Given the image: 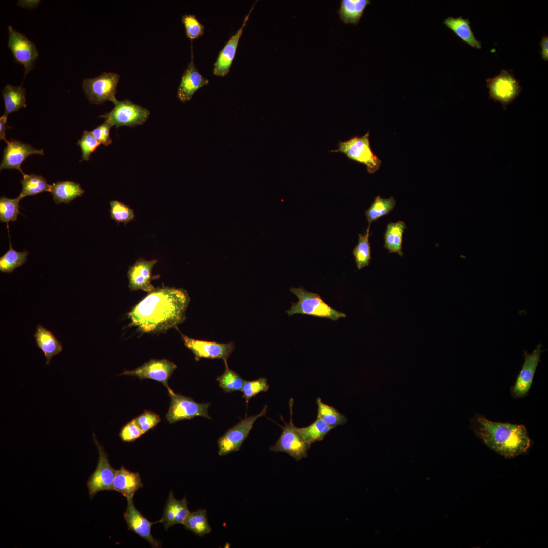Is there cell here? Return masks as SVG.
Returning a JSON list of instances; mask_svg holds the SVG:
<instances>
[{"mask_svg":"<svg viewBox=\"0 0 548 548\" xmlns=\"http://www.w3.org/2000/svg\"><path fill=\"white\" fill-rule=\"evenodd\" d=\"M189 513L187 501L185 497L180 500H176L170 491L165 506L163 510L162 518L158 523L164 524L166 530L171 526L177 524H183Z\"/></svg>","mask_w":548,"mask_h":548,"instance_id":"44dd1931","label":"cell"},{"mask_svg":"<svg viewBox=\"0 0 548 548\" xmlns=\"http://www.w3.org/2000/svg\"><path fill=\"white\" fill-rule=\"evenodd\" d=\"M120 75L114 72H103L96 77L85 78L82 83L84 94L91 104H101L106 101L114 103Z\"/></svg>","mask_w":548,"mask_h":548,"instance_id":"5b68a950","label":"cell"},{"mask_svg":"<svg viewBox=\"0 0 548 548\" xmlns=\"http://www.w3.org/2000/svg\"><path fill=\"white\" fill-rule=\"evenodd\" d=\"M333 428L327 425L320 418L305 427L297 428V430L302 438L309 443L322 440Z\"/></svg>","mask_w":548,"mask_h":548,"instance_id":"4dcf8cb0","label":"cell"},{"mask_svg":"<svg viewBox=\"0 0 548 548\" xmlns=\"http://www.w3.org/2000/svg\"><path fill=\"white\" fill-rule=\"evenodd\" d=\"M144 434L133 419L122 427L119 435L123 442H130L135 441Z\"/></svg>","mask_w":548,"mask_h":548,"instance_id":"7bdbcfd3","label":"cell"},{"mask_svg":"<svg viewBox=\"0 0 548 548\" xmlns=\"http://www.w3.org/2000/svg\"><path fill=\"white\" fill-rule=\"evenodd\" d=\"M179 332L184 345L192 352L197 360L202 358L227 360L235 349V345L232 341L219 343L195 339Z\"/></svg>","mask_w":548,"mask_h":548,"instance_id":"5bb4252c","label":"cell"},{"mask_svg":"<svg viewBox=\"0 0 548 548\" xmlns=\"http://www.w3.org/2000/svg\"><path fill=\"white\" fill-rule=\"evenodd\" d=\"M110 204L111 218L117 222L127 224L134 219L133 210L129 206L117 200L111 201Z\"/></svg>","mask_w":548,"mask_h":548,"instance_id":"74e56055","label":"cell"},{"mask_svg":"<svg viewBox=\"0 0 548 548\" xmlns=\"http://www.w3.org/2000/svg\"><path fill=\"white\" fill-rule=\"evenodd\" d=\"M269 388L266 378H259L253 381H244L241 391L242 397L247 404L250 399L261 392H266Z\"/></svg>","mask_w":548,"mask_h":548,"instance_id":"f35d334b","label":"cell"},{"mask_svg":"<svg viewBox=\"0 0 548 548\" xmlns=\"http://www.w3.org/2000/svg\"><path fill=\"white\" fill-rule=\"evenodd\" d=\"M486 83L490 98L500 102L504 108L513 101L522 89L514 76L505 70L492 78H488Z\"/></svg>","mask_w":548,"mask_h":548,"instance_id":"8fae6325","label":"cell"},{"mask_svg":"<svg viewBox=\"0 0 548 548\" xmlns=\"http://www.w3.org/2000/svg\"><path fill=\"white\" fill-rule=\"evenodd\" d=\"M22 198L19 196L16 198L10 199L5 196L0 198V221L8 224L9 221L17 219L19 211V202Z\"/></svg>","mask_w":548,"mask_h":548,"instance_id":"8d00e7d4","label":"cell"},{"mask_svg":"<svg viewBox=\"0 0 548 548\" xmlns=\"http://www.w3.org/2000/svg\"><path fill=\"white\" fill-rule=\"evenodd\" d=\"M470 428L485 444L506 458L525 453L531 445L523 424L492 421L476 414L470 420Z\"/></svg>","mask_w":548,"mask_h":548,"instance_id":"7a4b0ae2","label":"cell"},{"mask_svg":"<svg viewBox=\"0 0 548 548\" xmlns=\"http://www.w3.org/2000/svg\"><path fill=\"white\" fill-rule=\"evenodd\" d=\"M224 362L225 370L216 379L220 387L226 393L241 391L245 380L237 372L229 368L227 360H224Z\"/></svg>","mask_w":548,"mask_h":548,"instance_id":"d590c367","label":"cell"},{"mask_svg":"<svg viewBox=\"0 0 548 548\" xmlns=\"http://www.w3.org/2000/svg\"><path fill=\"white\" fill-rule=\"evenodd\" d=\"M183 525L186 529L200 537H203L211 531L208 521L207 511L204 509L189 512Z\"/></svg>","mask_w":548,"mask_h":548,"instance_id":"f546056e","label":"cell"},{"mask_svg":"<svg viewBox=\"0 0 548 548\" xmlns=\"http://www.w3.org/2000/svg\"><path fill=\"white\" fill-rule=\"evenodd\" d=\"M36 344L43 352L46 358V364L49 365L52 357L59 354L62 345L53 333L39 324L34 334Z\"/></svg>","mask_w":548,"mask_h":548,"instance_id":"603a6c76","label":"cell"},{"mask_svg":"<svg viewBox=\"0 0 548 548\" xmlns=\"http://www.w3.org/2000/svg\"><path fill=\"white\" fill-rule=\"evenodd\" d=\"M208 83V80L199 73L196 67L191 46V61L182 75L177 90V97L182 102L188 101L197 90Z\"/></svg>","mask_w":548,"mask_h":548,"instance_id":"ac0fdd59","label":"cell"},{"mask_svg":"<svg viewBox=\"0 0 548 548\" xmlns=\"http://www.w3.org/2000/svg\"><path fill=\"white\" fill-rule=\"evenodd\" d=\"M134 420L144 433L154 428L161 421L158 414L150 410H144Z\"/></svg>","mask_w":548,"mask_h":548,"instance_id":"b9f144b4","label":"cell"},{"mask_svg":"<svg viewBox=\"0 0 548 548\" xmlns=\"http://www.w3.org/2000/svg\"><path fill=\"white\" fill-rule=\"evenodd\" d=\"M370 227H368L364 235L359 234L358 243L352 251L358 269L367 266L371 258V247L369 241Z\"/></svg>","mask_w":548,"mask_h":548,"instance_id":"1f68e13d","label":"cell"},{"mask_svg":"<svg viewBox=\"0 0 548 548\" xmlns=\"http://www.w3.org/2000/svg\"><path fill=\"white\" fill-rule=\"evenodd\" d=\"M256 3L252 6L248 14L246 16L243 23L236 33L232 36L226 43L223 49L220 51L218 56L214 64L213 73L217 76L224 77L229 73L244 28L249 19Z\"/></svg>","mask_w":548,"mask_h":548,"instance_id":"ffe728a7","label":"cell"},{"mask_svg":"<svg viewBox=\"0 0 548 548\" xmlns=\"http://www.w3.org/2000/svg\"><path fill=\"white\" fill-rule=\"evenodd\" d=\"M293 399L289 400L290 420L289 422H285L281 416L282 421L285 423L282 432L276 443L269 448L273 452H282L288 454L297 461L307 457V452L311 444L307 443L300 435L297 430L292 420Z\"/></svg>","mask_w":548,"mask_h":548,"instance_id":"277c9868","label":"cell"},{"mask_svg":"<svg viewBox=\"0 0 548 548\" xmlns=\"http://www.w3.org/2000/svg\"><path fill=\"white\" fill-rule=\"evenodd\" d=\"M6 143L7 146L4 149L3 159L0 165L1 170L17 169L24 175L25 173L21 168L23 162L31 155H44L43 149H37L30 144H25L20 141L7 140Z\"/></svg>","mask_w":548,"mask_h":548,"instance_id":"2e32d148","label":"cell"},{"mask_svg":"<svg viewBox=\"0 0 548 548\" xmlns=\"http://www.w3.org/2000/svg\"><path fill=\"white\" fill-rule=\"evenodd\" d=\"M370 3L369 0H342L337 13L344 23L357 25Z\"/></svg>","mask_w":548,"mask_h":548,"instance_id":"4316f807","label":"cell"},{"mask_svg":"<svg viewBox=\"0 0 548 548\" xmlns=\"http://www.w3.org/2000/svg\"><path fill=\"white\" fill-rule=\"evenodd\" d=\"M143 487L139 473L130 471L123 466L116 470L112 490L120 493L127 499L133 498L135 493Z\"/></svg>","mask_w":548,"mask_h":548,"instance_id":"7402d4cb","label":"cell"},{"mask_svg":"<svg viewBox=\"0 0 548 548\" xmlns=\"http://www.w3.org/2000/svg\"><path fill=\"white\" fill-rule=\"evenodd\" d=\"M181 20L185 27L186 36L191 41L203 35L204 26L196 18L195 15L186 14L182 16Z\"/></svg>","mask_w":548,"mask_h":548,"instance_id":"ab89813d","label":"cell"},{"mask_svg":"<svg viewBox=\"0 0 548 548\" xmlns=\"http://www.w3.org/2000/svg\"><path fill=\"white\" fill-rule=\"evenodd\" d=\"M444 24L471 47L481 48V42L475 38L470 26L469 19L463 18L462 16L457 18L449 17L444 20Z\"/></svg>","mask_w":548,"mask_h":548,"instance_id":"cb8c5ba5","label":"cell"},{"mask_svg":"<svg viewBox=\"0 0 548 548\" xmlns=\"http://www.w3.org/2000/svg\"><path fill=\"white\" fill-rule=\"evenodd\" d=\"M167 389L171 401L165 417L169 423L191 419L196 416L211 419L208 413L210 403H199L190 397L175 393L170 387Z\"/></svg>","mask_w":548,"mask_h":548,"instance_id":"ba28073f","label":"cell"},{"mask_svg":"<svg viewBox=\"0 0 548 548\" xmlns=\"http://www.w3.org/2000/svg\"><path fill=\"white\" fill-rule=\"evenodd\" d=\"M369 137L368 132L362 136L340 142L338 148L332 151L345 154L350 159L365 165L369 173H374L379 169L381 161L371 150Z\"/></svg>","mask_w":548,"mask_h":548,"instance_id":"8992f818","label":"cell"},{"mask_svg":"<svg viewBox=\"0 0 548 548\" xmlns=\"http://www.w3.org/2000/svg\"><path fill=\"white\" fill-rule=\"evenodd\" d=\"M190 297L183 289L157 288L128 314L132 326L143 333L164 332L186 319Z\"/></svg>","mask_w":548,"mask_h":548,"instance_id":"6da1fadb","label":"cell"},{"mask_svg":"<svg viewBox=\"0 0 548 548\" xmlns=\"http://www.w3.org/2000/svg\"><path fill=\"white\" fill-rule=\"evenodd\" d=\"M84 192L80 184L70 181L53 184L50 192L56 204L69 203L77 197L81 196Z\"/></svg>","mask_w":548,"mask_h":548,"instance_id":"d4e9b609","label":"cell"},{"mask_svg":"<svg viewBox=\"0 0 548 548\" xmlns=\"http://www.w3.org/2000/svg\"><path fill=\"white\" fill-rule=\"evenodd\" d=\"M540 45L541 48V54L542 59L544 61L548 60V37L547 36H544L540 42Z\"/></svg>","mask_w":548,"mask_h":548,"instance_id":"f6af8a7d","label":"cell"},{"mask_svg":"<svg viewBox=\"0 0 548 548\" xmlns=\"http://www.w3.org/2000/svg\"><path fill=\"white\" fill-rule=\"evenodd\" d=\"M267 406L265 405L259 414L246 416L237 424L229 428L217 441L219 448L218 454L225 456L228 454L240 450L241 447L248 437L255 421L259 417L264 416L267 412Z\"/></svg>","mask_w":548,"mask_h":548,"instance_id":"9c48e42d","label":"cell"},{"mask_svg":"<svg viewBox=\"0 0 548 548\" xmlns=\"http://www.w3.org/2000/svg\"><path fill=\"white\" fill-rule=\"evenodd\" d=\"M77 145L81 150L82 159L85 161H88L91 154L100 144L95 138L91 131L86 130L78 141Z\"/></svg>","mask_w":548,"mask_h":548,"instance_id":"60d3db41","label":"cell"},{"mask_svg":"<svg viewBox=\"0 0 548 548\" xmlns=\"http://www.w3.org/2000/svg\"><path fill=\"white\" fill-rule=\"evenodd\" d=\"M406 228L405 223L402 221L387 224L384 236V247L389 253H396L401 257L403 256L402 238Z\"/></svg>","mask_w":548,"mask_h":548,"instance_id":"484cf974","label":"cell"},{"mask_svg":"<svg viewBox=\"0 0 548 548\" xmlns=\"http://www.w3.org/2000/svg\"><path fill=\"white\" fill-rule=\"evenodd\" d=\"M395 205L396 201L393 197L383 198L379 195L377 196L373 203L365 212L368 222V226H370L372 222L389 213Z\"/></svg>","mask_w":548,"mask_h":548,"instance_id":"d6a6232c","label":"cell"},{"mask_svg":"<svg viewBox=\"0 0 548 548\" xmlns=\"http://www.w3.org/2000/svg\"><path fill=\"white\" fill-rule=\"evenodd\" d=\"M7 117L8 116L3 114L0 118V138L5 142L7 141L6 139V131L7 128L6 126Z\"/></svg>","mask_w":548,"mask_h":548,"instance_id":"bcb514c9","label":"cell"},{"mask_svg":"<svg viewBox=\"0 0 548 548\" xmlns=\"http://www.w3.org/2000/svg\"><path fill=\"white\" fill-rule=\"evenodd\" d=\"M93 439L97 447L99 458L95 470L87 482L88 494L91 499L98 492L112 490V485L116 470L110 465L107 455L102 445L93 433Z\"/></svg>","mask_w":548,"mask_h":548,"instance_id":"30bf717a","label":"cell"},{"mask_svg":"<svg viewBox=\"0 0 548 548\" xmlns=\"http://www.w3.org/2000/svg\"><path fill=\"white\" fill-rule=\"evenodd\" d=\"M25 93L26 90L22 87L7 84L2 90L5 105L4 114L8 116L13 112L26 108Z\"/></svg>","mask_w":548,"mask_h":548,"instance_id":"83f0119b","label":"cell"},{"mask_svg":"<svg viewBox=\"0 0 548 548\" xmlns=\"http://www.w3.org/2000/svg\"><path fill=\"white\" fill-rule=\"evenodd\" d=\"M177 367L175 363L166 359H152L136 369L126 370L120 375L154 380L162 383L167 389L169 387L168 381Z\"/></svg>","mask_w":548,"mask_h":548,"instance_id":"9a60e30c","label":"cell"},{"mask_svg":"<svg viewBox=\"0 0 548 548\" xmlns=\"http://www.w3.org/2000/svg\"><path fill=\"white\" fill-rule=\"evenodd\" d=\"M290 291L298 298L297 303H292L286 311L289 316L300 313L336 321L345 318L346 314L330 307L318 293L307 291L303 287L291 288Z\"/></svg>","mask_w":548,"mask_h":548,"instance_id":"3957f363","label":"cell"},{"mask_svg":"<svg viewBox=\"0 0 548 548\" xmlns=\"http://www.w3.org/2000/svg\"><path fill=\"white\" fill-rule=\"evenodd\" d=\"M127 506L124 513V518L128 530L133 531L147 540L152 547H160V541L154 539L151 532L152 525L158 523V521L152 522L143 516L135 507L133 498H127Z\"/></svg>","mask_w":548,"mask_h":548,"instance_id":"e0dca14e","label":"cell"},{"mask_svg":"<svg viewBox=\"0 0 548 548\" xmlns=\"http://www.w3.org/2000/svg\"><path fill=\"white\" fill-rule=\"evenodd\" d=\"M112 126L107 122H104L92 132L97 141L104 146H108L112 143L110 137V130Z\"/></svg>","mask_w":548,"mask_h":548,"instance_id":"ee69618b","label":"cell"},{"mask_svg":"<svg viewBox=\"0 0 548 548\" xmlns=\"http://www.w3.org/2000/svg\"><path fill=\"white\" fill-rule=\"evenodd\" d=\"M542 352V346L540 343L531 353L524 351V361L511 388V394L513 398H521L528 395Z\"/></svg>","mask_w":548,"mask_h":548,"instance_id":"4fadbf2b","label":"cell"},{"mask_svg":"<svg viewBox=\"0 0 548 548\" xmlns=\"http://www.w3.org/2000/svg\"><path fill=\"white\" fill-rule=\"evenodd\" d=\"M157 262V260L148 261L141 258L129 267L127 276L131 290H141L150 293L155 289L151 280L157 278V276L152 275V268Z\"/></svg>","mask_w":548,"mask_h":548,"instance_id":"d6986e66","label":"cell"},{"mask_svg":"<svg viewBox=\"0 0 548 548\" xmlns=\"http://www.w3.org/2000/svg\"><path fill=\"white\" fill-rule=\"evenodd\" d=\"M8 47L15 61L23 65L25 77L34 66L38 53L34 43L24 35L14 30L11 26L8 28Z\"/></svg>","mask_w":548,"mask_h":548,"instance_id":"7c38bea8","label":"cell"},{"mask_svg":"<svg viewBox=\"0 0 548 548\" xmlns=\"http://www.w3.org/2000/svg\"><path fill=\"white\" fill-rule=\"evenodd\" d=\"M113 104L114 107L111 111L99 116L112 126H115L118 128L123 126L133 127L140 125L144 123L149 117L150 112L147 109L129 100L122 101L117 100Z\"/></svg>","mask_w":548,"mask_h":548,"instance_id":"52a82bcc","label":"cell"},{"mask_svg":"<svg viewBox=\"0 0 548 548\" xmlns=\"http://www.w3.org/2000/svg\"><path fill=\"white\" fill-rule=\"evenodd\" d=\"M28 252H19L14 250L10 242L9 249L0 257V271L3 273H12L27 261Z\"/></svg>","mask_w":548,"mask_h":548,"instance_id":"836d02e7","label":"cell"},{"mask_svg":"<svg viewBox=\"0 0 548 548\" xmlns=\"http://www.w3.org/2000/svg\"><path fill=\"white\" fill-rule=\"evenodd\" d=\"M318 406L317 417L332 427L343 425L347 422V418L334 407L323 403L320 398L316 400Z\"/></svg>","mask_w":548,"mask_h":548,"instance_id":"e575fe53","label":"cell"},{"mask_svg":"<svg viewBox=\"0 0 548 548\" xmlns=\"http://www.w3.org/2000/svg\"><path fill=\"white\" fill-rule=\"evenodd\" d=\"M21 183L22 189L19 196L22 199L43 192H51L52 185L49 184L44 177L40 175L24 174Z\"/></svg>","mask_w":548,"mask_h":548,"instance_id":"f1b7e54d","label":"cell"}]
</instances>
